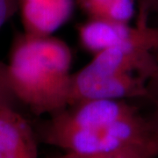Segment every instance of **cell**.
<instances>
[{
  "mask_svg": "<svg viewBox=\"0 0 158 158\" xmlns=\"http://www.w3.org/2000/svg\"><path fill=\"white\" fill-rule=\"evenodd\" d=\"M45 143L64 152L95 155L158 143L150 117L127 100L77 102L50 115L40 129Z\"/></svg>",
  "mask_w": 158,
  "mask_h": 158,
  "instance_id": "1",
  "label": "cell"
},
{
  "mask_svg": "<svg viewBox=\"0 0 158 158\" xmlns=\"http://www.w3.org/2000/svg\"><path fill=\"white\" fill-rule=\"evenodd\" d=\"M72 51L53 35L25 32L12 41L8 77L12 93L35 115L54 113L70 104Z\"/></svg>",
  "mask_w": 158,
  "mask_h": 158,
  "instance_id": "2",
  "label": "cell"
},
{
  "mask_svg": "<svg viewBox=\"0 0 158 158\" xmlns=\"http://www.w3.org/2000/svg\"><path fill=\"white\" fill-rule=\"evenodd\" d=\"M137 98H150L148 80L141 76L105 72L89 64L72 75L69 106L85 100Z\"/></svg>",
  "mask_w": 158,
  "mask_h": 158,
  "instance_id": "3",
  "label": "cell"
},
{
  "mask_svg": "<svg viewBox=\"0 0 158 158\" xmlns=\"http://www.w3.org/2000/svg\"><path fill=\"white\" fill-rule=\"evenodd\" d=\"M149 14L145 6H138L135 24L89 19L77 28L78 40L84 49L93 56L114 47L148 37L158 32L150 25Z\"/></svg>",
  "mask_w": 158,
  "mask_h": 158,
  "instance_id": "4",
  "label": "cell"
},
{
  "mask_svg": "<svg viewBox=\"0 0 158 158\" xmlns=\"http://www.w3.org/2000/svg\"><path fill=\"white\" fill-rule=\"evenodd\" d=\"M75 0H19L23 32L48 36L71 17Z\"/></svg>",
  "mask_w": 158,
  "mask_h": 158,
  "instance_id": "5",
  "label": "cell"
},
{
  "mask_svg": "<svg viewBox=\"0 0 158 158\" xmlns=\"http://www.w3.org/2000/svg\"><path fill=\"white\" fill-rule=\"evenodd\" d=\"M0 158H38L34 130L14 107L0 108Z\"/></svg>",
  "mask_w": 158,
  "mask_h": 158,
  "instance_id": "6",
  "label": "cell"
},
{
  "mask_svg": "<svg viewBox=\"0 0 158 158\" xmlns=\"http://www.w3.org/2000/svg\"><path fill=\"white\" fill-rule=\"evenodd\" d=\"M89 19L130 23L137 15V0H77Z\"/></svg>",
  "mask_w": 158,
  "mask_h": 158,
  "instance_id": "7",
  "label": "cell"
},
{
  "mask_svg": "<svg viewBox=\"0 0 158 158\" xmlns=\"http://www.w3.org/2000/svg\"><path fill=\"white\" fill-rule=\"evenodd\" d=\"M158 156V143L124 148L116 152L95 155H81L65 152L52 158H156Z\"/></svg>",
  "mask_w": 158,
  "mask_h": 158,
  "instance_id": "8",
  "label": "cell"
},
{
  "mask_svg": "<svg viewBox=\"0 0 158 158\" xmlns=\"http://www.w3.org/2000/svg\"><path fill=\"white\" fill-rule=\"evenodd\" d=\"M17 102L10 86L7 63L0 61V108L14 107Z\"/></svg>",
  "mask_w": 158,
  "mask_h": 158,
  "instance_id": "9",
  "label": "cell"
},
{
  "mask_svg": "<svg viewBox=\"0 0 158 158\" xmlns=\"http://www.w3.org/2000/svg\"><path fill=\"white\" fill-rule=\"evenodd\" d=\"M18 10L19 0H0V31Z\"/></svg>",
  "mask_w": 158,
  "mask_h": 158,
  "instance_id": "10",
  "label": "cell"
},
{
  "mask_svg": "<svg viewBox=\"0 0 158 158\" xmlns=\"http://www.w3.org/2000/svg\"><path fill=\"white\" fill-rule=\"evenodd\" d=\"M148 89L151 100L158 98V67L155 74L148 83Z\"/></svg>",
  "mask_w": 158,
  "mask_h": 158,
  "instance_id": "11",
  "label": "cell"
},
{
  "mask_svg": "<svg viewBox=\"0 0 158 158\" xmlns=\"http://www.w3.org/2000/svg\"><path fill=\"white\" fill-rule=\"evenodd\" d=\"M153 101L155 103V110L153 112L152 115L150 116V118L152 120L153 124L155 125V127H156V129L157 130L158 133V98L153 100Z\"/></svg>",
  "mask_w": 158,
  "mask_h": 158,
  "instance_id": "12",
  "label": "cell"
},
{
  "mask_svg": "<svg viewBox=\"0 0 158 158\" xmlns=\"http://www.w3.org/2000/svg\"><path fill=\"white\" fill-rule=\"evenodd\" d=\"M137 1H138V6H143L147 8L149 12L154 11L156 0H137Z\"/></svg>",
  "mask_w": 158,
  "mask_h": 158,
  "instance_id": "13",
  "label": "cell"
},
{
  "mask_svg": "<svg viewBox=\"0 0 158 158\" xmlns=\"http://www.w3.org/2000/svg\"><path fill=\"white\" fill-rule=\"evenodd\" d=\"M154 12H158V0H156L155 8H154Z\"/></svg>",
  "mask_w": 158,
  "mask_h": 158,
  "instance_id": "14",
  "label": "cell"
}]
</instances>
